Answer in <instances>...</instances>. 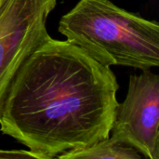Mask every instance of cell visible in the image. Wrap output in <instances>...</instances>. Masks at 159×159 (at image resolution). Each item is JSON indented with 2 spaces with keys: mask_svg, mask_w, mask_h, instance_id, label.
Here are the masks:
<instances>
[{
  "mask_svg": "<svg viewBox=\"0 0 159 159\" xmlns=\"http://www.w3.org/2000/svg\"><path fill=\"white\" fill-rule=\"evenodd\" d=\"M110 134L143 157L159 159L158 75L146 69L130 75L127 97L116 106Z\"/></svg>",
  "mask_w": 159,
  "mask_h": 159,
  "instance_id": "cell-4",
  "label": "cell"
},
{
  "mask_svg": "<svg viewBox=\"0 0 159 159\" xmlns=\"http://www.w3.org/2000/svg\"><path fill=\"white\" fill-rule=\"evenodd\" d=\"M2 1H3V0H0V5H1V3H2Z\"/></svg>",
  "mask_w": 159,
  "mask_h": 159,
  "instance_id": "cell-7",
  "label": "cell"
},
{
  "mask_svg": "<svg viewBox=\"0 0 159 159\" xmlns=\"http://www.w3.org/2000/svg\"><path fill=\"white\" fill-rule=\"evenodd\" d=\"M0 158H36L40 159L39 157L31 151L25 150H11L5 151L0 150Z\"/></svg>",
  "mask_w": 159,
  "mask_h": 159,
  "instance_id": "cell-6",
  "label": "cell"
},
{
  "mask_svg": "<svg viewBox=\"0 0 159 159\" xmlns=\"http://www.w3.org/2000/svg\"><path fill=\"white\" fill-rule=\"evenodd\" d=\"M143 156L133 147L117 142L111 136L93 145L67 151L60 159H141Z\"/></svg>",
  "mask_w": 159,
  "mask_h": 159,
  "instance_id": "cell-5",
  "label": "cell"
},
{
  "mask_svg": "<svg viewBox=\"0 0 159 159\" xmlns=\"http://www.w3.org/2000/svg\"><path fill=\"white\" fill-rule=\"evenodd\" d=\"M119 89L111 67L50 37L23 61L0 101V130L40 159L108 138Z\"/></svg>",
  "mask_w": 159,
  "mask_h": 159,
  "instance_id": "cell-1",
  "label": "cell"
},
{
  "mask_svg": "<svg viewBox=\"0 0 159 159\" xmlns=\"http://www.w3.org/2000/svg\"><path fill=\"white\" fill-rule=\"evenodd\" d=\"M57 0H3L0 5V101L13 75L49 34L46 22Z\"/></svg>",
  "mask_w": 159,
  "mask_h": 159,
  "instance_id": "cell-3",
  "label": "cell"
},
{
  "mask_svg": "<svg viewBox=\"0 0 159 159\" xmlns=\"http://www.w3.org/2000/svg\"><path fill=\"white\" fill-rule=\"evenodd\" d=\"M66 40L106 66L159 65V24L110 0H79L59 22Z\"/></svg>",
  "mask_w": 159,
  "mask_h": 159,
  "instance_id": "cell-2",
  "label": "cell"
}]
</instances>
